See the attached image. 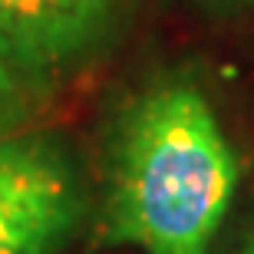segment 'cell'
Masks as SVG:
<instances>
[{"instance_id": "cell-1", "label": "cell", "mask_w": 254, "mask_h": 254, "mask_svg": "<svg viewBox=\"0 0 254 254\" xmlns=\"http://www.w3.org/2000/svg\"><path fill=\"white\" fill-rule=\"evenodd\" d=\"M238 185V162L205 93L169 79L119 126L109 235L149 254H205Z\"/></svg>"}, {"instance_id": "cell-2", "label": "cell", "mask_w": 254, "mask_h": 254, "mask_svg": "<svg viewBox=\"0 0 254 254\" xmlns=\"http://www.w3.org/2000/svg\"><path fill=\"white\" fill-rule=\"evenodd\" d=\"M76 169L53 135L0 139V254H53L76 228Z\"/></svg>"}, {"instance_id": "cell-3", "label": "cell", "mask_w": 254, "mask_h": 254, "mask_svg": "<svg viewBox=\"0 0 254 254\" xmlns=\"http://www.w3.org/2000/svg\"><path fill=\"white\" fill-rule=\"evenodd\" d=\"M126 0H0V66L40 96L93 60Z\"/></svg>"}, {"instance_id": "cell-4", "label": "cell", "mask_w": 254, "mask_h": 254, "mask_svg": "<svg viewBox=\"0 0 254 254\" xmlns=\"http://www.w3.org/2000/svg\"><path fill=\"white\" fill-rule=\"evenodd\" d=\"M37 106V96H30L13 76L0 66V139L13 132H23V123L30 119Z\"/></svg>"}, {"instance_id": "cell-5", "label": "cell", "mask_w": 254, "mask_h": 254, "mask_svg": "<svg viewBox=\"0 0 254 254\" xmlns=\"http://www.w3.org/2000/svg\"><path fill=\"white\" fill-rule=\"evenodd\" d=\"M221 7H254V0H218Z\"/></svg>"}]
</instances>
